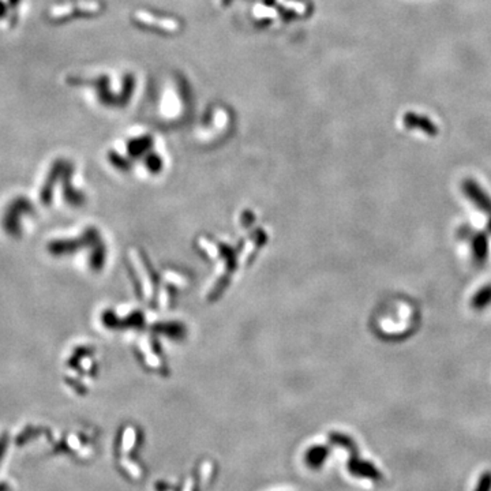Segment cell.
Here are the masks:
<instances>
[{
  "label": "cell",
  "mask_w": 491,
  "mask_h": 491,
  "mask_svg": "<svg viewBox=\"0 0 491 491\" xmlns=\"http://www.w3.org/2000/svg\"><path fill=\"white\" fill-rule=\"evenodd\" d=\"M463 191L467 196V198L473 201V205L482 210L483 213L489 215V220L491 218V198L490 196L482 188L479 187V184L473 182L471 179H467L463 183Z\"/></svg>",
  "instance_id": "1"
},
{
  "label": "cell",
  "mask_w": 491,
  "mask_h": 491,
  "mask_svg": "<svg viewBox=\"0 0 491 491\" xmlns=\"http://www.w3.org/2000/svg\"><path fill=\"white\" fill-rule=\"evenodd\" d=\"M473 262L476 265H483L489 256V240L483 232L475 234L471 237Z\"/></svg>",
  "instance_id": "2"
},
{
  "label": "cell",
  "mask_w": 491,
  "mask_h": 491,
  "mask_svg": "<svg viewBox=\"0 0 491 491\" xmlns=\"http://www.w3.org/2000/svg\"><path fill=\"white\" fill-rule=\"evenodd\" d=\"M491 303V284L483 287L482 290L476 292L471 300V305L475 310L486 309Z\"/></svg>",
  "instance_id": "3"
},
{
  "label": "cell",
  "mask_w": 491,
  "mask_h": 491,
  "mask_svg": "<svg viewBox=\"0 0 491 491\" xmlns=\"http://www.w3.org/2000/svg\"><path fill=\"white\" fill-rule=\"evenodd\" d=\"M491 490V473H485L479 482V486L476 487V491H490Z\"/></svg>",
  "instance_id": "4"
}]
</instances>
